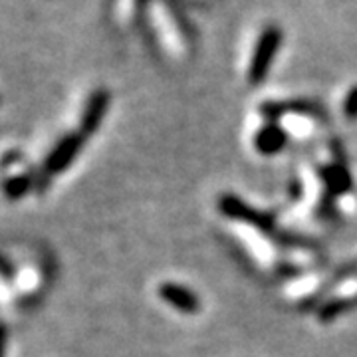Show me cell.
Instances as JSON below:
<instances>
[{
    "instance_id": "obj_2",
    "label": "cell",
    "mask_w": 357,
    "mask_h": 357,
    "mask_svg": "<svg viewBox=\"0 0 357 357\" xmlns=\"http://www.w3.org/2000/svg\"><path fill=\"white\" fill-rule=\"evenodd\" d=\"M82 145H84V135L82 133H68V135H64L62 139L56 143V147L48 153L42 171L48 177L64 173L66 169L74 163V159L79 153Z\"/></svg>"
},
{
    "instance_id": "obj_4",
    "label": "cell",
    "mask_w": 357,
    "mask_h": 357,
    "mask_svg": "<svg viewBox=\"0 0 357 357\" xmlns=\"http://www.w3.org/2000/svg\"><path fill=\"white\" fill-rule=\"evenodd\" d=\"M159 296L183 314H195V312H199V306H201L199 298L189 288L178 286V284H163L159 288Z\"/></svg>"
},
{
    "instance_id": "obj_1",
    "label": "cell",
    "mask_w": 357,
    "mask_h": 357,
    "mask_svg": "<svg viewBox=\"0 0 357 357\" xmlns=\"http://www.w3.org/2000/svg\"><path fill=\"white\" fill-rule=\"evenodd\" d=\"M280 28L278 26H268L266 30L260 34V38H258V44H256L255 48V56H252V62H250V68H248V79H250V84H260L266 77L276 52L280 50Z\"/></svg>"
},
{
    "instance_id": "obj_6",
    "label": "cell",
    "mask_w": 357,
    "mask_h": 357,
    "mask_svg": "<svg viewBox=\"0 0 357 357\" xmlns=\"http://www.w3.org/2000/svg\"><path fill=\"white\" fill-rule=\"evenodd\" d=\"M220 208L227 217L241 218V220H248V222H256V225H266L268 220L260 213H255L250 206L241 203L236 197H222L220 201Z\"/></svg>"
},
{
    "instance_id": "obj_9",
    "label": "cell",
    "mask_w": 357,
    "mask_h": 357,
    "mask_svg": "<svg viewBox=\"0 0 357 357\" xmlns=\"http://www.w3.org/2000/svg\"><path fill=\"white\" fill-rule=\"evenodd\" d=\"M344 114L345 117L349 119H356L357 117V86L345 98V105H344Z\"/></svg>"
},
{
    "instance_id": "obj_11",
    "label": "cell",
    "mask_w": 357,
    "mask_h": 357,
    "mask_svg": "<svg viewBox=\"0 0 357 357\" xmlns=\"http://www.w3.org/2000/svg\"><path fill=\"white\" fill-rule=\"evenodd\" d=\"M6 344H8V328L0 321V357L6 356Z\"/></svg>"
},
{
    "instance_id": "obj_8",
    "label": "cell",
    "mask_w": 357,
    "mask_h": 357,
    "mask_svg": "<svg viewBox=\"0 0 357 357\" xmlns=\"http://www.w3.org/2000/svg\"><path fill=\"white\" fill-rule=\"evenodd\" d=\"M326 181L332 192H345L351 187V178L347 175V171L340 165H333L326 171Z\"/></svg>"
},
{
    "instance_id": "obj_3",
    "label": "cell",
    "mask_w": 357,
    "mask_h": 357,
    "mask_svg": "<svg viewBox=\"0 0 357 357\" xmlns=\"http://www.w3.org/2000/svg\"><path fill=\"white\" fill-rule=\"evenodd\" d=\"M109 107V91L107 89H96L91 96H89L88 103L84 107V114H82V135H91L93 131H98V128L102 126L105 112Z\"/></svg>"
},
{
    "instance_id": "obj_5",
    "label": "cell",
    "mask_w": 357,
    "mask_h": 357,
    "mask_svg": "<svg viewBox=\"0 0 357 357\" xmlns=\"http://www.w3.org/2000/svg\"><path fill=\"white\" fill-rule=\"evenodd\" d=\"M286 145V133L278 126H266L256 135V149L264 155H274Z\"/></svg>"
},
{
    "instance_id": "obj_7",
    "label": "cell",
    "mask_w": 357,
    "mask_h": 357,
    "mask_svg": "<svg viewBox=\"0 0 357 357\" xmlns=\"http://www.w3.org/2000/svg\"><path fill=\"white\" fill-rule=\"evenodd\" d=\"M32 189H34V177L32 175H13V177H6L2 181V192L10 201L22 199Z\"/></svg>"
},
{
    "instance_id": "obj_10",
    "label": "cell",
    "mask_w": 357,
    "mask_h": 357,
    "mask_svg": "<svg viewBox=\"0 0 357 357\" xmlns=\"http://www.w3.org/2000/svg\"><path fill=\"white\" fill-rule=\"evenodd\" d=\"M0 278L6 282H13L16 278V268L2 255H0Z\"/></svg>"
}]
</instances>
